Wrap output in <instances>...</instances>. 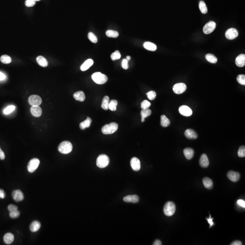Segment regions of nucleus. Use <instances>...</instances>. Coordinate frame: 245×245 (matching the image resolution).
Listing matches in <instances>:
<instances>
[{
  "label": "nucleus",
  "instance_id": "nucleus-56",
  "mask_svg": "<svg viewBox=\"0 0 245 245\" xmlns=\"http://www.w3.org/2000/svg\"><path fill=\"white\" fill-rule=\"evenodd\" d=\"M35 1H39L40 0H35Z\"/></svg>",
  "mask_w": 245,
  "mask_h": 245
},
{
  "label": "nucleus",
  "instance_id": "nucleus-28",
  "mask_svg": "<svg viewBox=\"0 0 245 245\" xmlns=\"http://www.w3.org/2000/svg\"><path fill=\"white\" fill-rule=\"evenodd\" d=\"M144 47L150 51H155L157 49L156 45L150 42H145L144 44Z\"/></svg>",
  "mask_w": 245,
  "mask_h": 245
},
{
  "label": "nucleus",
  "instance_id": "nucleus-33",
  "mask_svg": "<svg viewBox=\"0 0 245 245\" xmlns=\"http://www.w3.org/2000/svg\"><path fill=\"white\" fill-rule=\"evenodd\" d=\"M118 105V101L116 100H111L110 101L109 103V109L112 111H115L117 109V106Z\"/></svg>",
  "mask_w": 245,
  "mask_h": 245
},
{
  "label": "nucleus",
  "instance_id": "nucleus-46",
  "mask_svg": "<svg viewBox=\"0 0 245 245\" xmlns=\"http://www.w3.org/2000/svg\"><path fill=\"white\" fill-rule=\"evenodd\" d=\"M128 61H129L127 59H123L122 62V68L125 69H127L129 68V65H128Z\"/></svg>",
  "mask_w": 245,
  "mask_h": 245
},
{
  "label": "nucleus",
  "instance_id": "nucleus-22",
  "mask_svg": "<svg viewBox=\"0 0 245 245\" xmlns=\"http://www.w3.org/2000/svg\"><path fill=\"white\" fill-rule=\"evenodd\" d=\"M183 153L186 158L188 160H190L194 156V151L192 148H187L184 149Z\"/></svg>",
  "mask_w": 245,
  "mask_h": 245
},
{
  "label": "nucleus",
  "instance_id": "nucleus-30",
  "mask_svg": "<svg viewBox=\"0 0 245 245\" xmlns=\"http://www.w3.org/2000/svg\"><path fill=\"white\" fill-rule=\"evenodd\" d=\"M110 102V98H109V96H105V97H103L101 104L102 108L103 110H108L109 109Z\"/></svg>",
  "mask_w": 245,
  "mask_h": 245
},
{
  "label": "nucleus",
  "instance_id": "nucleus-51",
  "mask_svg": "<svg viewBox=\"0 0 245 245\" xmlns=\"http://www.w3.org/2000/svg\"><path fill=\"white\" fill-rule=\"evenodd\" d=\"M5 197V193L3 190L0 189V198L3 199Z\"/></svg>",
  "mask_w": 245,
  "mask_h": 245
},
{
  "label": "nucleus",
  "instance_id": "nucleus-52",
  "mask_svg": "<svg viewBox=\"0 0 245 245\" xmlns=\"http://www.w3.org/2000/svg\"><path fill=\"white\" fill-rule=\"evenodd\" d=\"M231 245H242V242L240 241H235L231 244Z\"/></svg>",
  "mask_w": 245,
  "mask_h": 245
},
{
  "label": "nucleus",
  "instance_id": "nucleus-53",
  "mask_svg": "<svg viewBox=\"0 0 245 245\" xmlns=\"http://www.w3.org/2000/svg\"><path fill=\"white\" fill-rule=\"evenodd\" d=\"M5 78V75L3 73L0 72V81L3 80Z\"/></svg>",
  "mask_w": 245,
  "mask_h": 245
},
{
  "label": "nucleus",
  "instance_id": "nucleus-16",
  "mask_svg": "<svg viewBox=\"0 0 245 245\" xmlns=\"http://www.w3.org/2000/svg\"><path fill=\"white\" fill-rule=\"evenodd\" d=\"M139 199V196L136 195H128L123 198L124 201L126 203H137Z\"/></svg>",
  "mask_w": 245,
  "mask_h": 245
},
{
  "label": "nucleus",
  "instance_id": "nucleus-34",
  "mask_svg": "<svg viewBox=\"0 0 245 245\" xmlns=\"http://www.w3.org/2000/svg\"><path fill=\"white\" fill-rule=\"evenodd\" d=\"M106 35L110 38H117L118 37L119 34L118 32L113 30H108L106 32Z\"/></svg>",
  "mask_w": 245,
  "mask_h": 245
},
{
  "label": "nucleus",
  "instance_id": "nucleus-12",
  "mask_svg": "<svg viewBox=\"0 0 245 245\" xmlns=\"http://www.w3.org/2000/svg\"><path fill=\"white\" fill-rule=\"evenodd\" d=\"M130 164L133 169L135 171H138L140 169L141 163L140 160L137 158L133 157L131 159Z\"/></svg>",
  "mask_w": 245,
  "mask_h": 245
},
{
  "label": "nucleus",
  "instance_id": "nucleus-50",
  "mask_svg": "<svg viewBox=\"0 0 245 245\" xmlns=\"http://www.w3.org/2000/svg\"><path fill=\"white\" fill-rule=\"evenodd\" d=\"M5 159V154L4 152L1 150V148H0V159L4 160Z\"/></svg>",
  "mask_w": 245,
  "mask_h": 245
},
{
  "label": "nucleus",
  "instance_id": "nucleus-14",
  "mask_svg": "<svg viewBox=\"0 0 245 245\" xmlns=\"http://www.w3.org/2000/svg\"><path fill=\"white\" fill-rule=\"evenodd\" d=\"M227 177L231 181L237 182L240 179V174L238 172L230 171L227 173Z\"/></svg>",
  "mask_w": 245,
  "mask_h": 245
},
{
  "label": "nucleus",
  "instance_id": "nucleus-42",
  "mask_svg": "<svg viewBox=\"0 0 245 245\" xmlns=\"http://www.w3.org/2000/svg\"><path fill=\"white\" fill-rule=\"evenodd\" d=\"M146 94L149 100H154L156 97V93L154 91H150L148 92Z\"/></svg>",
  "mask_w": 245,
  "mask_h": 245
},
{
  "label": "nucleus",
  "instance_id": "nucleus-25",
  "mask_svg": "<svg viewBox=\"0 0 245 245\" xmlns=\"http://www.w3.org/2000/svg\"><path fill=\"white\" fill-rule=\"evenodd\" d=\"M41 227V223L38 221L35 220L32 222L30 225V230L33 232H36L39 230Z\"/></svg>",
  "mask_w": 245,
  "mask_h": 245
},
{
  "label": "nucleus",
  "instance_id": "nucleus-13",
  "mask_svg": "<svg viewBox=\"0 0 245 245\" xmlns=\"http://www.w3.org/2000/svg\"><path fill=\"white\" fill-rule=\"evenodd\" d=\"M12 196L14 200L16 201H21L24 198L22 192L20 190H14L12 193Z\"/></svg>",
  "mask_w": 245,
  "mask_h": 245
},
{
  "label": "nucleus",
  "instance_id": "nucleus-35",
  "mask_svg": "<svg viewBox=\"0 0 245 245\" xmlns=\"http://www.w3.org/2000/svg\"><path fill=\"white\" fill-rule=\"evenodd\" d=\"M0 61L3 64H10L12 62V58L7 55H3L0 58Z\"/></svg>",
  "mask_w": 245,
  "mask_h": 245
},
{
  "label": "nucleus",
  "instance_id": "nucleus-8",
  "mask_svg": "<svg viewBox=\"0 0 245 245\" xmlns=\"http://www.w3.org/2000/svg\"><path fill=\"white\" fill-rule=\"evenodd\" d=\"M216 24L214 21H211L205 25L203 28V31L205 34H209L215 29Z\"/></svg>",
  "mask_w": 245,
  "mask_h": 245
},
{
  "label": "nucleus",
  "instance_id": "nucleus-41",
  "mask_svg": "<svg viewBox=\"0 0 245 245\" xmlns=\"http://www.w3.org/2000/svg\"><path fill=\"white\" fill-rule=\"evenodd\" d=\"M237 80L240 84L245 85V76L244 75H239L237 77Z\"/></svg>",
  "mask_w": 245,
  "mask_h": 245
},
{
  "label": "nucleus",
  "instance_id": "nucleus-49",
  "mask_svg": "<svg viewBox=\"0 0 245 245\" xmlns=\"http://www.w3.org/2000/svg\"><path fill=\"white\" fill-rule=\"evenodd\" d=\"M238 204L239 206H241L242 208H245V201H243V200L239 199L237 201Z\"/></svg>",
  "mask_w": 245,
  "mask_h": 245
},
{
  "label": "nucleus",
  "instance_id": "nucleus-37",
  "mask_svg": "<svg viewBox=\"0 0 245 245\" xmlns=\"http://www.w3.org/2000/svg\"><path fill=\"white\" fill-rule=\"evenodd\" d=\"M88 37L89 40L92 43H96L98 42V39H97V37L92 32H90L88 33Z\"/></svg>",
  "mask_w": 245,
  "mask_h": 245
},
{
  "label": "nucleus",
  "instance_id": "nucleus-54",
  "mask_svg": "<svg viewBox=\"0 0 245 245\" xmlns=\"http://www.w3.org/2000/svg\"><path fill=\"white\" fill-rule=\"evenodd\" d=\"M162 244V242L159 240H155L153 243L154 245H161Z\"/></svg>",
  "mask_w": 245,
  "mask_h": 245
},
{
  "label": "nucleus",
  "instance_id": "nucleus-7",
  "mask_svg": "<svg viewBox=\"0 0 245 245\" xmlns=\"http://www.w3.org/2000/svg\"><path fill=\"white\" fill-rule=\"evenodd\" d=\"M28 102L31 106H39L42 103V98L37 95H32L29 97Z\"/></svg>",
  "mask_w": 245,
  "mask_h": 245
},
{
  "label": "nucleus",
  "instance_id": "nucleus-47",
  "mask_svg": "<svg viewBox=\"0 0 245 245\" xmlns=\"http://www.w3.org/2000/svg\"><path fill=\"white\" fill-rule=\"evenodd\" d=\"M8 209L10 212L12 211L18 210V208H17V206H15L14 205L10 204L8 206Z\"/></svg>",
  "mask_w": 245,
  "mask_h": 245
},
{
  "label": "nucleus",
  "instance_id": "nucleus-1",
  "mask_svg": "<svg viewBox=\"0 0 245 245\" xmlns=\"http://www.w3.org/2000/svg\"><path fill=\"white\" fill-rule=\"evenodd\" d=\"M92 79L97 84H102L105 83L108 80V77L101 72H95L92 75Z\"/></svg>",
  "mask_w": 245,
  "mask_h": 245
},
{
  "label": "nucleus",
  "instance_id": "nucleus-31",
  "mask_svg": "<svg viewBox=\"0 0 245 245\" xmlns=\"http://www.w3.org/2000/svg\"><path fill=\"white\" fill-rule=\"evenodd\" d=\"M170 124L169 120L165 115H162L161 116V125L163 127H167Z\"/></svg>",
  "mask_w": 245,
  "mask_h": 245
},
{
  "label": "nucleus",
  "instance_id": "nucleus-10",
  "mask_svg": "<svg viewBox=\"0 0 245 245\" xmlns=\"http://www.w3.org/2000/svg\"><path fill=\"white\" fill-rule=\"evenodd\" d=\"M179 112L180 114L186 117L191 116L193 114V111L190 108L186 105H182L179 108Z\"/></svg>",
  "mask_w": 245,
  "mask_h": 245
},
{
  "label": "nucleus",
  "instance_id": "nucleus-32",
  "mask_svg": "<svg viewBox=\"0 0 245 245\" xmlns=\"http://www.w3.org/2000/svg\"><path fill=\"white\" fill-rule=\"evenodd\" d=\"M205 57L206 60L210 63L215 64L217 62V58L212 54H206Z\"/></svg>",
  "mask_w": 245,
  "mask_h": 245
},
{
  "label": "nucleus",
  "instance_id": "nucleus-4",
  "mask_svg": "<svg viewBox=\"0 0 245 245\" xmlns=\"http://www.w3.org/2000/svg\"><path fill=\"white\" fill-rule=\"evenodd\" d=\"M176 211V206L172 201H168L164 205L163 212L165 215L170 216H173Z\"/></svg>",
  "mask_w": 245,
  "mask_h": 245
},
{
  "label": "nucleus",
  "instance_id": "nucleus-3",
  "mask_svg": "<svg viewBox=\"0 0 245 245\" xmlns=\"http://www.w3.org/2000/svg\"><path fill=\"white\" fill-rule=\"evenodd\" d=\"M73 146L69 141H63L58 147V150L63 154H68L72 150Z\"/></svg>",
  "mask_w": 245,
  "mask_h": 245
},
{
  "label": "nucleus",
  "instance_id": "nucleus-9",
  "mask_svg": "<svg viewBox=\"0 0 245 245\" xmlns=\"http://www.w3.org/2000/svg\"><path fill=\"white\" fill-rule=\"evenodd\" d=\"M173 91L176 94H181L184 93L186 89V85L182 83L175 84L173 87Z\"/></svg>",
  "mask_w": 245,
  "mask_h": 245
},
{
  "label": "nucleus",
  "instance_id": "nucleus-45",
  "mask_svg": "<svg viewBox=\"0 0 245 245\" xmlns=\"http://www.w3.org/2000/svg\"><path fill=\"white\" fill-rule=\"evenodd\" d=\"M36 1L35 0H26L25 5L27 7H32L35 5Z\"/></svg>",
  "mask_w": 245,
  "mask_h": 245
},
{
  "label": "nucleus",
  "instance_id": "nucleus-40",
  "mask_svg": "<svg viewBox=\"0 0 245 245\" xmlns=\"http://www.w3.org/2000/svg\"><path fill=\"white\" fill-rule=\"evenodd\" d=\"M238 156L240 158H243L245 157V146H242L239 148L238 151Z\"/></svg>",
  "mask_w": 245,
  "mask_h": 245
},
{
  "label": "nucleus",
  "instance_id": "nucleus-17",
  "mask_svg": "<svg viewBox=\"0 0 245 245\" xmlns=\"http://www.w3.org/2000/svg\"><path fill=\"white\" fill-rule=\"evenodd\" d=\"M199 163L201 166L203 167H207L209 166V160L206 154H203L201 155Z\"/></svg>",
  "mask_w": 245,
  "mask_h": 245
},
{
  "label": "nucleus",
  "instance_id": "nucleus-26",
  "mask_svg": "<svg viewBox=\"0 0 245 245\" xmlns=\"http://www.w3.org/2000/svg\"><path fill=\"white\" fill-rule=\"evenodd\" d=\"M91 118L88 117L86 120H85L84 121L81 122L80 125V129L84 130V129H85L86 128H89L90 126H91Z\"/></svg>",
  "mask_w": 245,
  "mask_h": 245
},
{
  "label": "nucleus",
  "instance_id": "nucleus-15",
  "mask_svg": "<svg viewBox=\"0 0 245 245\" xmlns=\"http://www.w3.org/2000/svg\"><path fill=\"white\" fill-rule=\"evenodd\" d=\"M31 112L33 116L39 117L42 114V110L39 106H32L31 108Z\"/></svg>",
  "mask_w": 245,
  "mask_h": 245
},
{
  "label": "nucleus",
  "instance_id": "nucleus-21",
  "mask_svg": "<svg viewBox=\"0 0 245 245\" xmlns=\"http://www.w3.org/2000/svg\"><path fill=\"white\" fill-rule=\"evenodd\" d=\"M93 64H94V61L93 60L91 59H88L83 64H82L80 67V69L83 71H84L90 68V67L93 65Z\"/></svg>",
  "mask_w": 245,
  "mask_h": 245
},
{
  "label": "nucleus",
  "instance_id": "nucleus-19",
  "mask_svg": "<svg viewBox=\"0 0 245 245\" xmlns=\"http://www.w3.org/2000/svg\"><path fill=\"white\" fill-rule=\"evenodd\" d=\"M185 135L188 139L193 140L197 137V134L194 130L192 129H186L185 131Z\"/></svg>",
  "mask_w": 245,
  "mask_h": 245
},
{
  "label": "nucleus",
  "instance_id": "nucleus-5",
  "mask_svg": "<svg viewBox=\"0 0 245 245\" xmlns=\"http://www.w3.org/2000/svg\"><path fill=\"white\" fill-rule=\"evenodd\" d=\"M110 159L105 154H101L98 157L96 160V165L99 168H105L109 165Z\"/></svg>",
  "mask_w": 245,
  "mask_h": 245
},
{
  "label": "nucleus",
  "instance_id": "nucleus-44",
  "mask_svg": "<svg viewBox=\"0 0 245 245\" xmlns=\"http://www.w3.org/2000/svg\"><path fill=\"white\" fill-rule=\"evenodd\" d=\"M20 212L18 210L12 211L10 212V216L12 218H16L20 216Z\"/></svg>",
  "mask_w": 245,
  "mask_h": 245
},
{
  "label": "nucleus",
  "instance_id": "nucleus-38",
  "mask_svg": "<svg viewBox=\"0 0 245 245\" xmlns=\"http://www.w3.org/2000/svg\"><path fill=\"white\" fill-rule=\"evenodd\" d=\"M151 106L150 102L147 100H144L141 103V108L142 110H147Z\"/></svg>",
  "mask_w": 245,
  "mask_h": 245
},
{
  "label": "nucleus",
  "instance_id": "nucleus-11",
  "mask_svg": "<svg viewBox=\"0 0 245 245\" xmlns=\"http://www.w3.org/2000/svg\"><path fill=\"white\" fill-rule=\"evenodd\" d=\"M226 37L227 39H233L236 38L238 35V32L235 28H230L227 30L225 34Z\"/></svg>",
  "mask_w": 245,
  "mask_h": 245
},
{
  "label": "nucleus",
  "instance_id": "nucleus-24",
  "mask_svg": "<svg viewBox=\"0 0 245 245\" xmlns=\"http://www.w3.org/2000/svg\"><path fill=\"white\" fill-rule=\"evenodd\" d=\"M36 61L38 64L42 67H46L48 66V61L43 56H39L36 58Z\"/></svg>",
  "mask_w": 245,
  "mask_h": 245
},
{
  "label": "nucleus",
  "instance_id": "nucleus-20",
  "mask_svg": "<svg viewBox=\"0 0 245 245\" xmlns=\"http://www.w3.org/2000/svg\"><path fill=\"white\" fill-rule=\"evenodd\" d=\"M74 98L76 100L79 101L83 102L85 100V96L84 92L79 91L74 93L73 95Z\"/></svg>",
  "mask_w": 245,
  "mask_h": 245
},
{
  "label": "nucleus",
  "instance_id": "nucleus-43",
  "mask_svg": "<svg viewBox=\"0 0 245 245\" xmlns=\"http://www.w3.org/2000/svg\"><path fill=\"white\" fill-rule=\"evenodd\" d=\"M15 109V106L14 105H10L8 106L4 110V113L5 114H8L13 112Z\"/></svg>",
  "mask_w": 245,
  "mask_h": 245
},
{
  "label": "nucleus",
  "instance_id": "nucleus-39",
  "mask_svg": "<svg viewBox=\"0 0 245 245\" xmlns=\"http://www.w3.org/2000/svg\"><path fill=\"white\" fill-rule=\"evenodd\" d=\"M121 57L120 53L118 50H116L114 52L112 53L111 55V58L113 61L118 60Z\"/></svg>",
  "mask_w": 245,
  "mask_h": 245
},
{
  "label": "nucleus",
  "instance_id": "nucleus-18",
  "mask_svg": "<svg viewBox=\"0 0 245 245\" xmlns=\"http://www.w3.org/2000/svg\"><path fill=\"white\" fill-rule=\"evenodd\" d=\"M235 64L239 67H242L245 65V55L241 54L238 56L235 61Z\"/></svg>",
  "mask_w": 245,
  "mask_h": 245
},
{
  "label": "nucleus",
  "instance_id": "nucleus-23",
  "mask_svg": "<svg viewBox=\"0 0 245 245\" xmlns=\"http://www.w3.org/2000/svg\"><path fill=\"white\" fill-rule=\"evenodd\" d=\"M14 240V235L11 233L9 232L5 235L4 237V241L5 244H8V245L11 244L13 242Z\"/></svg>",
  "mask_w": 245,
  "mask_h": 245
},
{
  "label": "nucleus",
  "instance_id": "nucleus-55",
  "mask_svg": "<svg viewBox=\"0 0 245 245\" xmlns=\"http://www.w3.org/2000/svg\"><path fill=\"white\" fill-rule=\"evenodd\" d=\"M130 59H131L130 56H127V57H126V59H127V60L129 61V60H130Z\"/></svg>",
  "mask_w": 245,
  "mask_h": 245
},
{
  "label": "nucleus",
  "instance_id": "nucleus-27",
  "mask_svg": "<svg viewBox=\"0 0 245 245\" xmlns=\"http://www.w3.org/2000/svg\"><path fill=\"white\" fill-rule=\"evenodd\" d=\"M203 183L205 188L208 189H212L213 187V183L212 180L209 178L205 177L203 179Z\"/></svg>",
  "mask_w": 245,
  "mask_h": 245
},
{
  "label": "nucleus",
  "instance_id": "nucleus-2",
  "mask_svg": "<svg viewBox=\"0 0 245 245\" xmlns=\"http://www.w3.org/2000/svg\"><path fill=\"white\" fill-rule=\"evenodd\" d=\"M118 129V125L116 122H111L106 125L102 128V132L104 134H110L114 133Z\"/></svg>",
  "mask_w": 245,
  "mask_h": 245
},
{
  "label": "nucleus",
  "instance_id": "nucleus-36",
  "mask_svg": "<svg viewBox=\"0 0 245 245\" xmlns=\"http://www.w3.org/2000/svg\"><path fill=\"white\" fill-rule=\"evenodd\" d=\"M199 7L201 12L203 14H206L208 12V8L206 4L204 1H200L199 3Z\"/></svg>",
  "mask_w": 245,
  "mask_h": 245
},
{
  "label": "nucleus",
  "instance_id": "nucleus-6",
  "mask_svg": "<svg viewBox=\"0 0 245 245\" xmlns=\"http://www.w3.org/2000/svg\"><path fill=\"white\" fill-rule=\"evenodd\" d=\"M40 162L38 159L34 158L29 161L27 165V169L30 173L34 172L38 167Z\"/></svg>",
  "mask_w": 245,
  "mask_h": 245
},
{
  "label": "nucleus",
  "instance_id": "nucleus-29",
  "mask_svg": "<svg viewBox=\"0 0 245 245\" xmlns=\"http://www.w3.org/2000/svg\"><path fill=\"white\" fill-rule=\"evenodd\" d=\"M141 121L144 122L145 121V118L150 116L152 114V111L149 109L147 110H142L141 111Z\"/></svg>",
  "mask_w": 245,
  "mask_h": 245
},
{
  "label": "nucleus",
  "instance_id": "nucleus-48",
  "mask_svg": "<svg viewBox=\"0 0 245 245\" xmlns=\"http://www.w3.org/2000/svg\"><path fill=\"white\" fill-rule=\"evenodd\" d=\"M213 218H212L211 217V215H210V216H209V218H207V220L208 221V223L210 224V227H212V226L214 225V223L213 222Z\"/></svg>",
  "mask_w": 245,
  "mask_h": 245
}]
</instances>
